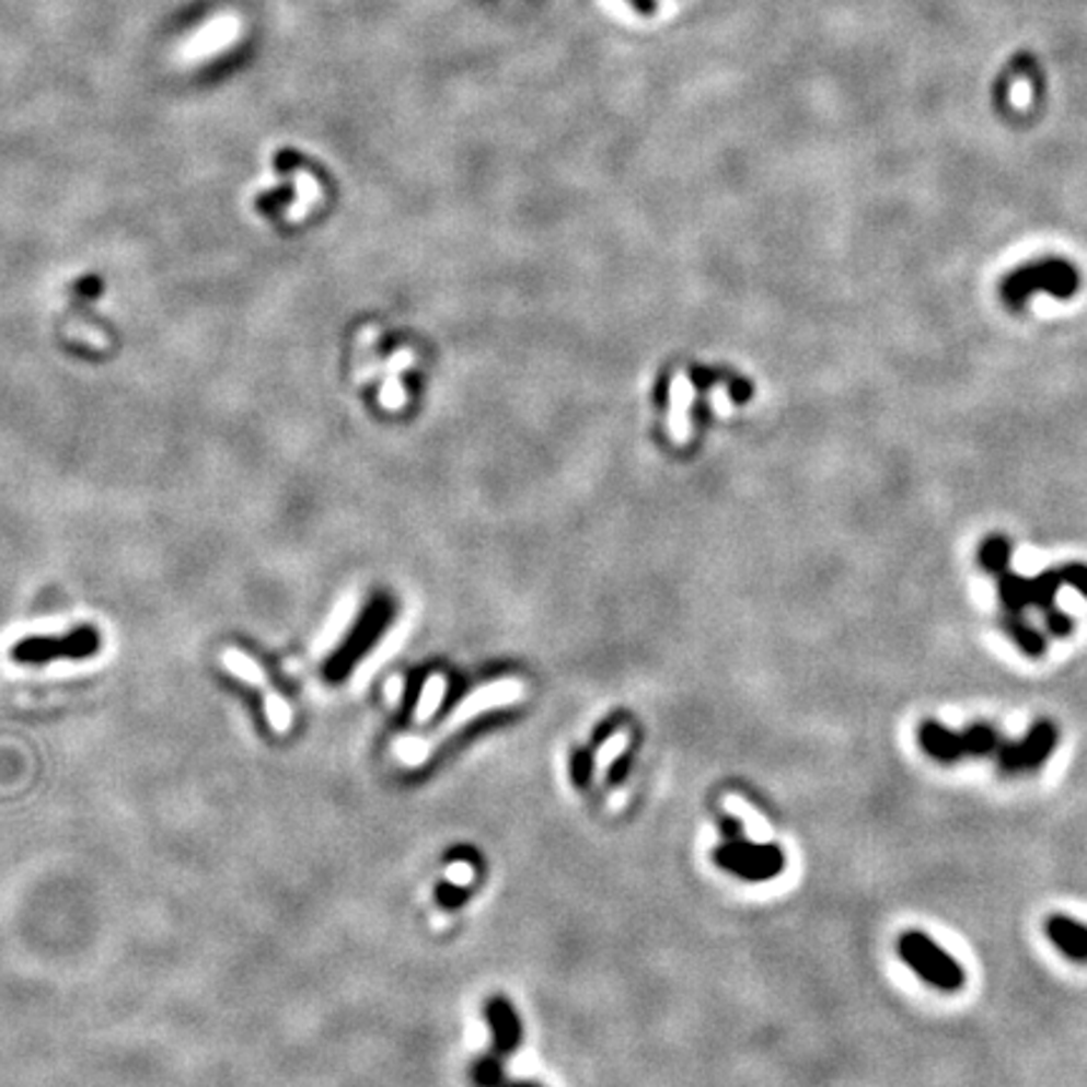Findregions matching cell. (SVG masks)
<instances>
[{
    "mask_svg": "<svg viewBox=\"0 0 1087 1087\" xmlns=\"http://www.w3.org/2000/svg\"><path fill=\"white\" fill-rule=\"evenodd\" d=\"M997 589H999V600L1002 606L1007 612H1022L1025 606H1032V579H1025L1013 571H1005V575L997 577Z\"/></svg>",
    "mask_w": 1087,
    "mask_h": 1087,
    "instance_id": "obj_11",
    "label": "cell"
},
{
    "mask_svg": "<svg viewBox=\"0 0 1087 1087\" xmlns=\"http://www.w3.org/2000/svg\"><path fill=\"white\" fill-rule=\"evenodd\" d=\"M720 833L725 841L743 839V821L736 819V816H725V819H720Z\"/></svg>",
    "mask_w": 1087,
    "mask_h": 1087,
    "instance_id": "obj_23",
    "label": "cell"
},
{
    "mask_svg": "<svg viewBox=\"0 0 1087 1087\" xmlns=\"http://www.w3.org/2000/svg\"><path fill=\"white\" fill-rule=\"evenodd\" d=\"M1044 627H1048L1050 635H1055V637H1067V635H1073V629H1075V622L1069 614H1065L1063 610H1050L1048 614H1044Z\"/></svg>",
    "mask_w": 1087,
    "mask_h": 1087,
    "instance_id": "obj_20",
    "label": "cell"
},
{
    "mask_svg": "<svg viewBox=\"0 0 1087 1087\" xmlns=\"http://www.w3.org/2000/svg\"><path fill=\"white\" fill-rule=\"evenodd\" d=\"M1044 934L1073 962H1087V926L1073 916L1052 914L1044 922Z\"/></svg>",
    "mask_w": 1087,
    "mask_h": 1087,
    "instance_id": "obj_7",
    "label": "cell"
},
{
    "mask_svg": "<svg viewBox=\"0 0 1087 1087\" xmlns=\"http://www.w3.org/2000/svg\"><path fill=\"white\" fill-rule=\"evenodd\" d=\"M1063 577H1060L1057 569L1042 571L1032 579V606H1038L1042 614H1048L1050 610H1055L1057 592L1063 589Z\"/></svg>",
    "mask_w": 1087,
    "mask_h": 1087,
    "instance_id": "obj_13",
    "label": "cell"
},
{
    "mask_svg": "<svg viewBox=\"0 0 1087 1087\" xmlns=\"http://www.w3.org/2000/svg\"><path fill=\"white\" fill-rule=\"evenodd\" d=\"M635 753H637V748L629 745L625 753H620L617 758H614L610 771H606V783H610V786H620V783H625L629 778L632 763H635Z\"/></svg>",
    "mask_w": 1087,
    "mask_h": 1087,
    "instance_id": "obj_18",
    "label": "cell"
},
{
    "mask_svg": "<svg viewBox=\"0 0 1087 1087\" xmlns=\"http://www.w3.org/2000/svg\"><path fill=\"white\" fill-rule=\"evenodd\" d=\"M471 894H474V889L461 887V883H453V881H446L436 889V899H438V904H441V909H459V906L466 904Z\"/></svg>",
    "mask_w": 1087,
    "mask_h": 1087,
    "instance_id": "obj_17",
    "label": "cell"
},
{
    "mask_svg": "<svg viewBox=\"0 0 1087 1087\" xmlns=\"http://www.w3.org/2000/svg\"><path fill=\"white\" fill-rule=\"evenodd\" d=\"M695 388L687 373H675L670 383V413H668V431L678 443L690 438V410H693Z\"/></svg>",
    "mask_w": 1087,
    "mask_h": 1087,
    "instance_id": "obj_8",
    "label": "cell"
},
{
    "mask_svg": "<svg viewBox=\"0 0 1087 1087\" xmlns=\"http://www.w3.org/2000/svg\"><path fill=\"white\" fill-rule=\"evenodd\" d=\"M267 718H269V722H273L275 730H280V732L288 730L290 728V720H292L288 703L280 701V697L269 695V701H267Z\"/></svg>",
    "mask_w": 1087,
    "mask_h": 1087,
    "instance_id": "obj_21",
    "label": "cell"
},
{
    "mask_svg": "<svg viewBox=\"0 0 1087 1087\" xmlns=\"http://www.w3.org/2000/svg\"><path fill=\"white\" fill-rule=\"evenodd\" d=\"M1009 556H1013V544L1005 536H990L980 546V564L984 571L992 575H1005L1009 569Z\"/></svg>",
    "mask_w": 1087,
    "mask_h": 1087,
    "instance_id": "obj_12",
    "label": "cell"
},
{
    "mask_svg": "<svg viewBox=\"0 0 1087 1087\" xmlns=\"http://www.w3.org/2000/svg\"><path fill=\"white\" fill-rule=\"evenodd\" d=\"M224 664L230 668L234 675H240L242 680H247V682H255V685H259V682H265V672L257 668L255 662L250 660L247 655H242L238 650H230V652H224Z\"/></svg>",
    "mask_w": 1087,
    "mask_h": 1087,
    "instance_id": "obj_16",
    "label": "cell"
},
{
    "mask_svg": "<svg viewBox=\"0 0 1087 1087\" xmlns=\"http://www.w3.org/2000/svg\"><path fill=\"white\" fill-rule=\"evenodd\" d=\"M1060 740L1057 725L1052 720H1038L1025 732L1022 740H1005L997 750V765L1002 773L1015 775L1025 771H1038L1048 758L1055 753Z\"/></svg>",
    "mask_w": 1087,
    "mask_h": 1087,
    "instance_id": "obj_4",
    "label": "cell"
},
{
    "mask_svg": "<svg viewBox=\"0 0 1087 1087\" xmlns=\"http://www.w3.org/2000/svg\"><path fill=\"white\" fill-rule=\"evenodd\" d=\"M620 728H622V718H610V720L600 722V725H597V730L592 732V740H589V748L600 750L606 743V740H610Z\"/></svg>",
    "mask_w": 1087,
    "mask_h": 1087,
    "instance_id": "obj_22",
    "label": "cell"
},
{
    "mask_svg": "<svg viewBox=\"0 0 1087 1087\" xmlns=\"http://www.w3.org/2000/svg\"><path fill=\"white\" fill-rule=\"evenodd\" d=\"M897 951L901 962L912 969L916 976H922L926 984H932L934 990L951 994L964 987L967 974L962 964L947 949H941L929 934L918 929L904 932L897 941Z\"/></svg>",
    "mask_w": 1087,
    "mask_h": 1087,
    "instance_id": "obj_2",
    "label": "cell"
},
{
    "mask_svg": "<svg viewBox=\"0 0 1087 1087\" xmlns=\"http://www.w3.org/2000/svg\"><path fill=\"white\" fill-rule=\"evenodd\" d=\"M504 1087H542V1085L534 1083V1080H507V1085Z\"/></svg>",
    "mask_w": 1087,
    "mask_h": 1087,
    "instance_id": "obj_24",
    "label": "cell"
},
{
    "mask_svg": "<svg viewBox=\"0 0 1087 1087\" xmlns=\"http://www.w3.org/2000/svg\"><path fill=\"white\" fill-rule=\"evenodd\" d=\"M916 738H918V745H922L924 753L937 763L949 765V763L962 761V758L967 755L962 732L949 730L947 725H941L939 720H924L922 725H918Z\"/></svg>",
    "mask_w": 1087,
    "mask_h": 1087,
    "instance_id": "obj_6",
    "label": "cell"
},
{
    "mask_svg": "<svg viewBox=\"0 0 1087 1087\" xmlns=\"http://www.w3.org/2000/svg\"><path fill=\"white\" fill-rule=\"evenodd\" d=\"M484 1017L488 1022V1030H492V1042L494 1052H499L501 1057H509L519 1050L521 1040H524V1025L513 1009L509 997H492L484 1005Z\"/></svg>",
    "mask_w": 1087,
    "mask_h": 1087,
    "instance_id": "obj_5",
    "label": "cell"
},
{
    "mask_svg": "<svg viewBox=\"0 0 1087 1087\" xmlns=\"http://www.w3.org/2000/svg\"><path fill=\"white\" fill-rule=\"evenodd\" d=\"M1080 288V273L1067 259L1050 257L1034 265H1022L1002 280V300L1019 310L1034 292H1048L1057 300H1067Z\"/></svg>",
    "mask_w": 1087,
    "mask_h": 1087,
    "instance_id": "obj_1",
    "label": "cell"
},
{
    "mask_svg": "<svg viewBox=\"0 0 1087 1087\" xmlns=\"http://www.w3.org/2000/svg\"><path fill=\"white\" fill-rule=\"evenodd\" d=\"M999 625H1002V629L1007 632L1009 637H1013V643L1025 655L1042 657L1044 652H1048V643H1044L1042 632H1038V629H1034L1030 625V622H1025L1022 617H1019V612H1007L1005 617L999 620Z\"/></svg>",
    "mask_w": 1087,
    "mask_h": 1087,
    "instance_id": "obj_9",
    "label": "cell"
},
{
    "mask_svg": "<svg viewBox=\"0 0 1087 1087\" xmlns=\"http://www.w3.org/2000/svg\"><path fill=\"white\" fill-rule=\"evenodd\" d=\"M713 861L718 864L722 871L738 876V879L761 883V881L778 879V876L786 871L788 858L775 841L758 844V841L738 839V841H725V844L715 848Z\"/></svg>",
    "mask_w": 1087,
    "mask_h": 1087,
    "instance_id": "obj_3",
    "label": "cell"
},
{
    "mask_svg": "<svg viewBox=\"0 0 1087 1087\" xmlns=\"http://www.w3.org/2000/svg\"><path fill=\"white\" fill-rule=\"evenodd\" d=\"M1057 571H1060V577H1063L1065 587H1073L1083 597H1087V564L1069 562V564H1063V567H1060Z\"/></svg>",
    "mask_w": 1087,
    "mask_h": 1087,
    "instance_id": "obj_19",
    "label": "cell"
},
{
    "mask_svg": "<svg viewBox=\"0 0 1087 1087\" xmlns=\"http://www.w3.org/2000/svg\"><path fill=\"white\" fill-rule=\"evenodd\" d=\"M964 738V753L969 758H987L994 755L999 750V745L1005 743L999 736V730L990 722H972L967 725V730H962Z\"/></svg>",
    "mask_w": 1087,
    "mask_h": 1087,
    "instance_id": "obj_10",
    "label": "cell"
},
{
    "mask_svg": "<svg viewBox=\"0 0 1087 1087\" xmlns=\"http://www.w3.org/2000/svg\"><path fill=\"white\" fill-rule=\"evenodd\" d=\"M594 753L597 750L587 745V748H577L569 758V778H571V783H575L577 790H587L589 786H592L594 768H597Z\"/></svg>",
    "mask_w": 1087,
    "mask_h": 1087,
    "instance_id": "obj_14",
    "label": "cell"
},
{
    "mask_svg": "<svg viewBox=\"0 0 1087 1087\" xmlns=\"http://www.w3.org/2000/svg\"><path fill=\"white\" fill-rule=\"evenodd\" d=\"M507 1069H504L501 1055L494 1052V1055H484L482 1060H476L474 1065V1083L476 1087H504L507 1085Z\"/></svg>",
    "mask_w": 1087,
    "mask_h": 1087,
    "instance_id": "obj_15",
    "label": "cell"
}]
</instances>
